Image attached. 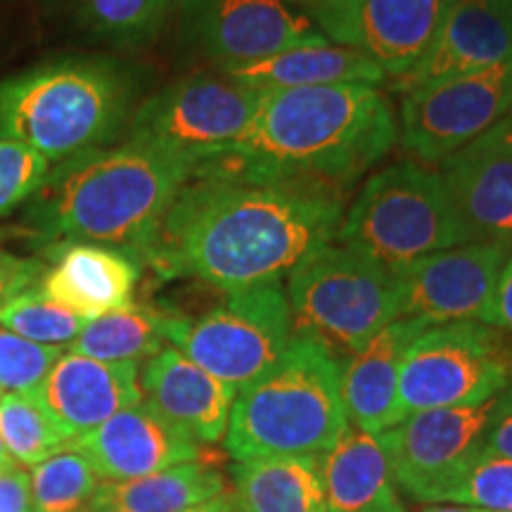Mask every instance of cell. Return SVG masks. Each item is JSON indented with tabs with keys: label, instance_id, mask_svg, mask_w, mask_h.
Wrapping results in <instances>:
<instances>
[{
	"label": "cell",
	"instance_id": "obj_1",
	"mask_svg": "<svg viewBox=\"0 0 512 512\" xmlns=\"http://www.w3.org/2000/svg\"><path fill=\"white\" fill-rule=\"evenodd\" d=\"M342 216L337 185L200 166L138 261L162 278H197L226 292L280 283L330 245Z\"/></svg>",
	"mask_w": 512,
	"mask_h": 512
},
{
	"label": "cell",
	"instance_id": "obj_2",
	"mask_svg": "<svg viewBox=\"0 0 512 512\" xmlns=\"http://www.w3.org/2000/svg\"><path fill=\"white\" fill-rule=\"evenodd\" d=\"M396 136L394 112L377 86L287 88L264 93L233 150L204 166L342 185L387 155Z\"/></svg>",
	"mask_w": 512,
	"mask_h": 512
},
{
	"label": "cell",
	"instance_id": "obj_3",
	"mask_svg": "<svg viewBox=\"0 0 512 512\" xmlns=\"http://www.w3.org/2000/svg\"><path fill=\"white\" fill-rule=\"evenodd\" d=\"M195 171L188 159L131 140L81 152L50 169L24 223L48 245L91 242L140 259Z\"/></svg>",
	"mask_w": 512,
	"mask_h": 512
},
{
	"label": "cell",
	"instance_id": "obj_4",
	"mask_svg": "<svg viewBox=\"0 0 512 512\" xmlns=\"http://www.w3.org/2000/svg\"><path fill=\"white\" fill-rule=\"evenodd\" d=\"M136 81L112 57H62L0 81V138L50 164L112 143L133 117Z\"/></svg>",
	"mask_w": 512,
	"mask_h": 512
},
{
	"label": "cell",
	"instance_id": "obj_5",
	"mask_svg": "<svg viewBox=\"0 0 512 512\" xmlns=\"http://www.w3.org/2000/svg\"><path fill=\"white\" fill-rule=\"evenodd\" d=\"M347 425L342 363L316 339L294 335L264 375L238 389L223 444L238 463L323 456Z\"/></svg>",
	"mask_w": 512,
	"mask_h": 512
},
{
	"label": "cell",
	"instance_id": "obj_6",
	"mask_svg": "<svg viewBox=\"0 0 512 512\" xmlns=\"http://www.w3.org/2000/svg\"><path fill=\"white\" fill-rule=\"evenodd\" d=\"M337 238L392 273L422 256L470 245L439 171L418 162L370 176L342 216Z\"/></svg>",
	"mask_w": 512,
	"mask_h": 512
},
{
	"label": "cell",
	"instance_id": "obj_7",
	"mask_svg": "<svg viewBox=\"0 0 512 512\" xmlns=\"http://www.w3.org/2000/svg\"><path fill=\"white\" fill-rule=\"evenodd\" d=\"M285 294L294 332L316 339L330 354H356L401 318L394 273L344 245H325L299 261Z\"/></svg>",
	"mask_w": 512,
	"mask_h": 512
},
{
	"label": "cell",
	"instance_id": "obj_8",
	"mask_svg": "<svg viewBox=\"0 0 512 512\" xmlns=\"http://www.w3.org/2000/svg\"><path fill=\"white\" fill-rule=\"evenodd\" d=\"M512 384V337L486 323L432 325L403 358L399 422L434 408L477 406Z\"/></svg>",
	"mask_w": 512,
	"mask_h": 512
},
{
	"label": "cell",
	"instance_id": "obj_9",
	"mask_svg": "<svg viewBox=\"0 0 512 512\" xmlns=\"http://www.w3.org/2000/svg\"><path fill=\"white\" fill-rule=\"evenodd\" d=\"M261 98L264 93L223 72L183 76L133 110L128 140L188 159L200 169L233 150Z\"/></svg>",
	"mask_w": 512,
	"mask_h": 512
},
{
	"label": "cell",
	"instance_id": "obj_10",
	"mask_svg": "<svg viewBox=\"0 0 512 512\" xmlns=\"http://www.w3.org/2000/svg\"><path fill=\"white\" fill-rule=\"evenodd\" d=\"M292 337V309L280 283L228 292L197 320L178 313L169 332V342L192 363L235 389L264 375Z\"/></svg>",
	"mask_w": 512,
	"mask_h": 512
},
{
	"label": "cell",
	"instance_id": "obj_11",
	"mask_svg": "<svg viewBox=\"0 0 512 512\" xmlns=\"http://www.w3.org/2000/svg\"><path fill=\"white\" fill-rule=\"evenodd\" d=\"M512 107V60L403 93L399 143L420 162H444Z\"/></svg>",
	"mask_w": 512,
	"mask_h": 512
},
{
	"label": "cell",
	"instance_id": "obj_12",
	"mask_svg": "<svg viewBox=\"0 0 512 512\" xmlns=\"http://www.w3.org/2000/svg\"><path fill=\"white\" fill-rule=\"evenodd\" d=\"M176 10L185 46L219 72L328 41L287 0H176Z\"/></svg>",
	"mask_w": 512,
	"mask_h": 512
},
{
	"label": "cell",
	"instance_id": "obj_13",
	"mask_svg": "<svg viewBox=\"0 0 512 512\" xmlns=\"http://www.w3.org/2000/svg\"><path fill=\"white\" fill-rule=\"evenodd\" d=\"M496 399L413 413L380 434L403 494L418 503L444 501L446 491L482 453Z\"/></svg>",
	"mask_w": 512,
	"mask_h": 512
},
{
	"label": "cell",
	"instance_id": "obj_14",
	"mask_svg": "<svg viewBox=\"0 0 512 512\" xmlns=\"http://www.w3.org/2000/svg\"><path fill=\"white\" fill-rule=\"evenodd\" d=\"M512 245L470 242L434 252L394 271L401 318L427 325H494L498 283Z\"/></svg>",
	"mask_w": 512,
	"mask_h": 512
},
{
	"label": "cell",
	"instance_id": "obj_15",
	"mask_svg": "<svg viewBox=\"0 0 512 512\" xmlns=\"http://www.w3.org/2000/svg\"><path fill=\"white\" fill-rule=\"evenodd\" d=\"M448 0H302L318 34L399 79L430 46Z\"/></svg>",
	"mask_w": 512,
	"mask_h": 512
},
{
	"label": "cell",
	"instance_id": "obj_16",
	"mask_svg": "<svg viewBox=\"0 0 512 512\" xmlns=\"http://www.w3.org/2000/svg\"><path fill=\"white\" fill-rule=\"evenodd\" d=\"M512 60V0H448L430 46L394 91L484 72Z\"/></svg>",
	"mask_w": 512,
	"mask_h": 512
},
{
	"label": "cell",
	"instance_id": "obj_17",
	"mask_svg": "<svg viewBox=\"0 0 512 512\" xmlns=\"http://www.w3.org/2000/svg\"><path fill=\"white\" fill-rule=\"evenodd\" d=\"M34 399L67 439L79 441L102 422L143 401L138 363L95 361L81 354H62L50 368Z\"/></svg>",
	"mask_w": 512,
	"mask_h": 512
},
{
	"label": "cell",
	"instance_id": "obj_18",
	"mask_svg": "<svg viewBox=\"0 0 512 512\" xmlns=\"http://www.w3.org/2000/svg\"><path fill=\"white\" fill-rule=\"evenodd\" d=\"M102 482H128L200 460L202 444L140 401L72 444Z\"/></svg>",
	"mask_w": 512,
	"mask_h": 512
},
{
	"label": "cell",
	"instance_id": "obj_19",
	"mask_svg": "<svg viewBox=\"0 0 512 512\" xmlns=\"http://www.w3.org/2000/svg\"><path fill=\"white\" fill-rule=\"evenodd\" d=\"M140 389L147 406L197 444H219L226 437L238 389L209 375L181 349L164 347L152 356L140 373Z\"/></svg>",
	"mask_w": 512,
	"mask_h": 512
},
{
	"label": "cell",
	"instance_id": "obj_20",
	"mask_svg": "<svg viewBox=\"0 0 512 512\" xmlns=\"http://www.w3.org/2000/svg\"><path fill=\"white\" fill-rule=\"evenodd\" d=\"M50 266L41 275V292L83 320L124 309L133 302L140 261L121 249L91 242H57L48 247Z\"/></svg>",
	"mask_w": 512,
	"mask_h": 512
},
{
	"label": "cell",
	"instance_id": "obj_21",
	"mask_svg": "<svg viewBox=\"0 0 512 512\" xmlns=\"http://www.w3.org/2000/svg\"><path fill=\"white\" fill-rule=\"evenodd\" d=\"M439 176L467 240L512 245V152L477 138L446 157Z\"/></svg>",
	"mask_w": 512,
	"mask_h": 512
},
{
	"label": "cell",
	"instance_id": "obj_22",
	"mask_svg": "<svg viewBox=\"0 0 512 512\" xmlns=\"http://www.w3.org/2000/svg\"><path fill=\"white\" fill-rule=\"evenodd\" d=\"M432 325L418 318H396L368 339L342 366V401L349 425L382 434L399 425L396 394L403 358Z\"/></svg>",
	"mask_w": 512,
	"mask_h": 512
},
{
	"label": "cell",
	"instance_id": "obj_23",
	"mask_svg": "<svg viewBox=\"0 0 512 512\" xmlns=\"http://www.w3.org/2000/svg\"><path fill=\"white\" fill-rule=\"evenodd\" d=\"M320 467L328 512H406L380 434L347 425Z\"/></svg>",
	"mask_w": 512,
	"mask_h": 512
},
{
	"label": "cell",
	"instance_id": "obj_24",
	"mask_svg": "<svg viewBox=\"0 0 512 512\" xmlns=\"http://www.w3.org/2000/svg\"><path fill=\"white\" fill-rule=\"evenodd\" d=\"M223 74L254 91L271 93L287 88L339 86V83H368L377 86L387 79L384 69L358 50L332 46L330 41L297 46L266 60L221 69Z\"/></svg>",
	"mask_w": 512,
	"mask_h": 512
},
{
	"label": "cell",
	"instance_id": "obj_25",
	"mask_svg": "<svg viewBox=\"0 0 512 512\" xmlns=\"http://www.w3.org/2000/svg\"><path fill=\"white\" fill-rule=\"evenodd\" d=\"M230 472L240 512H328L320 456L256 458Z\"/></svg>",
	"mask_w": 512,
	"mask_h": 512
},
{
	"label": "cell",
	"instance_id": "obj_26",
	"mask_svg": "<svg viewBox=\"0 0 512 512\" xmlns=\"http://www.w3.org/2000/svg\"><path fill=\"white\" fill-rule=\"evenodd\" d=\"M226 494V479L214 465L190 460L128 482H102L98 512H188Z\"/></svg>",
	"mask_w": 512,
	"mask_h": 512
},
{
	"label": "cell",
	"instance_id": "obj_27",
	"mask_svg": "<svg viewBox=\"0 0 512 512\" xmlns=\"http://www.w3.org/2000/svg\"><path fill=\"white\" fill-rule=\"evenodd\" d=\"M176 316V311L162 306L131 302L124 309L86 320L69 351L110 363L150 361L169 342Z\"/></svg>",
	"mask_w": 512,
	"mask_h": 512
},
{
	"label": "cell",
	"instance_id": "obj_28",
	"mask_svg": "<svg viewBox=\"0 0 512 512\" xmlns=\"http://www.w3.org/2000/svg\"><path fill=\"white\" fill-rule=\"evenodd\" d=\"M102 479L74 446L31 472V512H98Z\"/></svg>",
	"mask_w": 512,
	"mask_h": 512
},
{
	"label": "cell",
	"instance_id": "obj_29",
	"mask_svg": "<svg viewBox=\"0 0 512 512\" xmlns=\"http://www.w3.org/2000/svg\"><path fill=\"white\" fill-rule=\"evenodd\" d=\"M174 8L176 0H76L83 27L117 48L155 41Z\"/></svg>",
	"mask_w": 512,
	"mask_h": 512
},
{
	"label": "cell",
	"instance_id": "obj_30",
	"mask_svg": "<svg viewBox=\"0 0 512 512\" xmlns=\"http://www.w3.org/2000/svg\"><path fill=\"white\" fill-rule=\"evenodd\" d=\"M0 441L17 463L36 467L72 446L31 394L0 396Z\"/></svg>",
	"mask_w": 512,
	"mask_h": 512
},
{
	"label": "cell",
	"instance_id": "obj_31",
	"mask_svg": "<svg viewBox=\"0 0 512 512\" xmlns=\"http://www.w3.org/2000/svg\"><path fill=\"white\" fill-rule=\"evenodd\" d=\"M0 325L15 335L48 347L72 344L86 320L64 306L50 302L41 287H27L0 306Z\"/></svg>",
	"mask_w": 512,
	"mask_h": 512
},
{
	"label": "cell",
	"instance_id": "obj_32",
	"mask_svg": "<svg viewBox=\"0 0 512 512\" xmlns=\"http://www.w3.org/2000/svg\"><path fill=\"white\" fill-rule=\"evenodd\" d=\"M441 503L512 512V460L482 451L446 491Z\"/></svg>",
	"mask_w": 512,
	"mask_h": 512
},
{
	"label": "cell",
	"instance_id": "obj_33",
	"mask_svg": "<svg viewBox=\"0 0 512 512\" xmlns=\"http://www.w3.org/2000/svg\"><path fill=\"white\" fill-rule=\"evenodd\" d=\"M60 356L62 347L29 342L0 325V396L34 394Z\"/></svg>",
	"mask_w": 512,
	"mask_h": 512
},
{
	"label": "cell",
	"instance_id": "obj_34",
	"mask_svg": "<svg viewBox=\"0 0 512 512\" xmlns=\"http://www.w3.org/2000/svg\"><path fill=\"white\" fill-rule=\"evenodd\" d=\"M53 164L36 150L0 138V219L41 190Z\"/></svg>",
	"mask_w": 512,
	"mask_h": 512
},
{
	"label": "cell",
	"instance_id": "obj_35",
	"mask_svg": "<svg viewBox=\"0 0 512 512\" xmlns=\"http://www.w3.org/2000/svg\"><path fill=\"white\" fill-rule=\"evenodd\" d=\"M43 271H46L43 261L22 259L0 249V306L27 287L41 283Z\"/></svg>",
	"mask_w": 512,
	"mask_h": 512
},
{
	"label": "cell",
	"instance_id": "obj_36",
	"mask_svg": "<svg viewBox=\"0 0 512 512\" xmlns=\"http://www.w3.org/2000/svg\"><path fill=\"white\" fill-rule=\"evenodd\" d=\"M484 453L512 460V384L505 392L498 394L494 415L484 437Z\"/></svg>",
	"mask_w": 512,
	"mask_h": 512
},
{
	"label": "cell",
	"instance_id": "obj_37",
	"mask_svg": "<svg viewBox=\"0 0 512 512\" xmlns=\"http://www.w3.org/2000/svg\"><path fill=\"white\" fill-rule=\"evenodd\" d=\"M0 512H31V475L19 465L0 472Z\"/></svg>",
	"mask_w": 512,
	"mask_h": 512
},
{
	"label": "cell",
	"instance_id": "obj_38",
	"mask_svg": "<svg viewBox=\"0 0 512 512\" xmlns=\"http://www.w3.org/2000/svg\"><path fill=\"white\" fill-rule=\"evenodd\" d=\"M494 328H501L512 337V252L503 266L501 283H498L494 304Z\"/></svg>",
	"mask_w": 512,
	"mask_h": 512
},
{
	"label": "cell",
	"instance_id": "obj_39",
	"mask_svg": "<svg viewBox=\"0 0 512 512\" xmlns=\"http://www.w3.org/2000/svg\"><path fill=\"white\" fill-rule=\"evenodd\" d=\"M479 138H482L484 143L496 145V147H501V150L512 152V107L503 114L501 119L496 121L494 126L489 128V131L484 133V136H479Z\"/></svg>",
	"mask_w": 512,
	"mask_h": 512
},
{
	"label": "cell",
	"instance_id": "obj_40",
	"mask_svg": "<svg viewBox=\"0 0 512 512\" xmlns=\"http://www.w3.org/2000/svg\"><path fill=\"white\" fill-rule=\"evenodd\" d=\"M188 512H240V508H238V501H235V496L226 491V494L211 498V501L197 505V508H192Z\"/></svg>",
	"mask_w": 512,
	"mask_h": 512
},
{
	"label": "cell",
	"instance_id": "obj_41",
	"mask_svg": "<svg viewBox=\"0 0 512 512\" xmlns=\"http://www.w3.org/2000/svg\"><path fill=\"white\" fill-rule=\"evenodd\" d=\"M420 512H489L482 508H470V505H456V503H432Z\"/></svg>",
	"mask_w": 512,
	"mask_h": 512
},
{
	"label": "cell",
	"instance_id": "obj_42",
	"mask_svg": "<svg viewBox=\"0 0 512 512\" xmlns=\"http://www.w3.org/2000/svg\"><path fill=\"white\" fill-rule=\"evenodd\" d=\"M15 465H17V460L10 456L8 448H5L3 441H0V472H3V470H10V467H15Z\"/></svg>",
	"mask_w": 512,
	"mask_h": 512
},
{
	"label": "cell",
	"instance_id": "obj_43",
	"mask_svg": "<svg viewBox=\"0 0 512 512\" xmlns=\"http://www.w3.org/2000/svg\"><path fill=\"white\" fill-rule=\"evenodd\" d=\"M100 512H112V510H100Z\"/></svg>",
	"mask_w": 512,
	"mask_h": 512
}]
</instances>
